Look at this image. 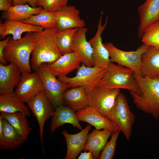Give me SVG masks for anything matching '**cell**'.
Listing matches in <instances>:
<instances>
[{"label": "cell", "instance_id": "obj_1", "mask_svg": "<svg viewBox=\"0 0 159 159\" xmlns=\"http://www.w3.org/2000/svg\"><path fill=\"white\" fill-rule=\"evenodd\" d=\"M57 27L34 32L33 47L31 59L33 70L43 64L52 63L62 55L57 46Z\"/></svg>", "mask_w": 159, "mask_h": 159}, {"label": "cell", "instance_id": "obj_2", "mask_svg": "<svg viewBox=\"0 0 159 159\" xmlns=\"http://www.w3.org/2000/svg\"><path fill=\"white\" fill-rule=\"evenodd\" d=\"M139 86L141 94L130 91L137 108L151 115L155 119L159 118V79L143 77L133 73Z\"/></svg>", "mask_w": 159, "mask_h": 159}, {"label": "cell", "instance_id": "obj_3", "mask_svg": "<svg viewBox=\"0 0 159 159\" xmlns=\"http://www.w3.org/2000/svg\"><path fill=\"white\" fill-rule=\"evenodd\" d=\"M34 32H26L24 37L15 40L11 37L4 51V57L8 62L13 63L21 74L32 72L30 57L33 47Z\"/></svg>", "mask_w": 159, "mask_h": 159}, {"label": "cell", "instance_id": "obj_4", "mask_svg": "<svg viewBox=\"0 0 159 159\" xmlns=\"http://www.w3.org/2000/svg\"><path fill=\"white\" fill-rule=\"evenodd\" d=\"M133 73L128 68L111 62L97 85L107 89H126L140 95V89Z\"/></svg>", "mask_w": 159, "mask_h": 159}, {"label": "cell", "instance_id": "obj_5", "mask_svg": "<svg viewBox=\"0 0 159 159\" xmlns=\"http://www.w3.org/2000/svg\"><path fill=\"white\" fill-rule=\"evenodd\" d=\"M106 117L123 132L127 140H130L135 117L130 109L126 97L120 92L117 96L112 110Z\"/></svg>", "mask_w": 159, "mask_h": 159}, {"label": "cell", "instance_id": "obj_6", "mask_svg": "<svg viewBox=\"0 0 159 159\" xmlns=\"http://www.w3.org/2000/svg\"><path fill=\"white\" fill-rule=\"evenodd\" d=\"M35 71L40 76L43 83L44 92L55 108L63 105V95L65 91L69 88L68 84L62 82L49 69L47 64H42Z\"/></svg>", "mask_w": 159, "mask_h": 159}, {"label": "cell", "instance_id": "obj_7", "mask_svg": "<svg viewBox=\"0 0 159 159\" xmlns=\"http://www.w3.org/2000/svg\"><path fill=\"white\" fill-rule=\"evenodd\" d=\"M106 68L96 66L87 67L82 64L77 68L76 75L74 77L66 76L58 77L60 81L69 84V88L80 86L87 87V92L96 86L103 77Z\"/></svg>", "mask_w": 159, "mask_h": 159}, {"label": "cell", "instance_id": "obj_8", "mask_svg": "<svg viewBox=\"0 0 159 159\" xmlns=\"http://www.w3.org/2000/svg\"><path fill=\"white\" fill-rule=\"evenodd\" d=\"M103 45L109 52L111 62L128 68L140 75L141 57L148 45L143 44L135 51H126L117 48L110 42L103 43Z\"/></svg>", "mask_w": 159, "mask_h": 159}, {"label": "cell", "instance_id": "obj_9", "mask_svg": "<svg viewBox=\"0 0 159 159\" xmlns=\"http://www.w3.org/2000/svg\"><path fill=\"white\" fill-rule=\"evenodd\" d=\"M120 92L119 89H107L97 85L87 92L89 106L106 117L112 110Z\"/></svg>", "mask_w": 159, "mask_h": 159}, {"label": "cell", "instance_id": "obj_10", "mask_svg": "<svg viewBox=\"0 0 159 159\" xmlns=\"http://www.w3.org/2000/svg\"><path fill=\"white\" fill-rule=\"evenodd\" d=\"M26 103L38 122L40 138L43 147V137L44 124L52 117L55 109L44 92L39 93Z\"/></svg>", "mask_w": 159, "mask_h": 159}, {"label": "cell", "instance_id": "obj_11", "mask_svg": "<svg viewBox=\"0 0 159 159\" xmlns=\"http://www.w3.org/2000/svg\"><path fill=\"white\" fill-rule=\"evenodd\" d=\"M14 92L23 102L27 103L39 93L44 92V89L40 76L35 71L21 74L20 82Z\"/></svg>", "mask_w": 159, "mask_h": 159}, {"label": "cell", "instance_id": "obj_12", "mask_svg": "<svg viewBox=\"0 0 159 159\" xmlns=\"http://www.w3.org/2000/svg\"><path fill=\"white\" fill-rule=\"evenodd\" d=\"M103 14V12H102L95 34L89 42L92 48L93 66L107 68L111 61L109 52L102 42L101 35L107 26L108 16H107L104 23L102 24Z\"/></svg>", "mask_w": 159, "mask_h": 159}, {"label": "cell", "instance_id": "obj_13", "mask_svg": "<svg viewBox=\"0 0 159 159\" xmlns=\"http://www.w3.org/2000/svg\"><path fill=\"white\" fill-rule=\"evenodd\" d=\"M87 29L85 27L79 28L77 31L72 46V52H74L82 64L87 67L94 66L93 50L86 38Z\"/></svg>", "mask_w": 159, "mask_h": 159}, {"label": "cell", "instance_id": "obj_14", "mask_svg": "<svg viewBox=\"0 0 159 159\" xmlns=\"http://www.w3.org/2000/svg\"><path fill=\"white\" fill-rule=\"evenodd\" d=\"M59 30L85 27L84 20L80 16V11L74 6L67 5L64 8L53 12Z\"/></svg>", "mask_w": 159, "mask_h": 159}, {"label": "cell", "instance_id": "obj_15", "mask_svg": "<svg viewBox=\"0 0 159 159\" xmlns=\"http://www.w3.org/2000/svg\"><path fill=\"white\" fill-rule=\"evenodd\" d=\"M21 73L14 64L8 65L0 63V95L14 92V89L19 85Z\"/></svg>", "mask_w": 159, "mask_h": 159}, {"label": "cell", "instance_id": "obj_16", "mask_svg": "<svg viewBox=\"0 0 159 159\" xmlns=\"http://www.w3.org/2000/svg\"><path fill=\"white\" fill-rule=\"evenodd\" d=\"M140 22L138 37L141 38L145 28L159 20V0H145L137 9Z\"/></svg>", "mask_w": 159, "mask_h": 159}, {"label": "cell", "instance_id": "obj_17", "mask_svg": "<svg viewBox=\"0 0 159 159\" xmlns=\"http://www.w3.org/2000/svg\"><path fill=\"white\" fill-rule=\"evenodd\" d=\"M91 129V125H88L80 132L76 134H69L66 130L62 132V135L66 141L67 147L66 153L64 159L76 158L83 150L87 135Z\"/></svg>", "mask_w": 159, "mask_h": 159}, {"label": "cell", "instance_id": "obj_18", "mask_svg": "<svg viewBox=\"0 0 159 159\" xmlns=\"http://www.w3.org/2000/svg\"><path fill=\"white\" fill-rule=\"evenodd\" d=\"M41 26L25 23L21 21L6 19L4 23H0L1 39H4L7 35L11 34L13 39L18 40L22 37L24 32H37L42 31Z\"/></svg>", "mask_w": 159, "mask_h": 159}, {"label": "cell", "instance_id": "obj_19", "mask_svg": "<svg viewBox=\"0 0 159 159\" xmlns=\"http://www.w3.org/2000/svg\"><path fill=\"white\" fill-rule=\"evenodd\" d=\"M140 75L159 79V49L148 46L141 58Z\"/></svg>", "mask_w": 159, "mask_h": 159}, {"label": "cell", "instance_id": "obj_20", "mask_svg": "<svg viewBox=\"0 0 159 159\" xmlns=\"http://www.w3.org/2000/svg\"><path fill=\"white\" fill-rule=\"evenodd\" d=\"M76 115L80 121L88 123L97 130L107 129L112 132L117 129L107 117L90 107L77 111Z\"/></svg>", "mask_w": 159, "mask_h": 159}, {"label": "cell", "instance_id": "obj_21", "mask_svg": "<svg viewBox=\"0 0 159 159\" xmlns=\"http://www.w3.org/2000/svg\"><path fill=\"white\" fill-rule=\"evenodd\" d=\"M75 111L69 107L63 105L55 107L50 126L51 132L53 133L57 129L66 123L71 124L74 127L82 130V127L76 116Z\"/></svg>", "mask_w": 159, "mask_h": 159}, {"label": "cell", "instance_id": "obj_22", "mask_svg": "<svg viewBox=\"0 0 159 159\" xmlns=\"http://www.w3.org/2000/svg\"><path fill=\"white\" fill-rule=\"evenodd\" d=\"M81 63L76 54L72 52L62 55L54 62L47 64L49 69L57 77L67 75L77 68Z\"/></svg>", "mask_w": 159, "mask_h": 159}, {"label": "cell", "instance_id": "obj_23", "mask_svg": "<svg viewBox=\"0 0 159 159\" xmlns=\"http://www.w3.org/2000/svg\"><path fill=\"white\" fill-rule=\"evenodd\" d=\"M87 87L85 86L67 89L63 95L64 103L75 111L82 110L87 108L89 106L87 93Z\"/></svg>", "mask_w": 159, "mask_h": 159}, {"label": "cell", "instance_id": "obj_24", "mask_svg": "<svg viewBox=\"0 0 159 159\" xmlns=\"http://www.w3.org/2000/svg\"><path fill=\"white\" fill-rule=\"evenodd\" d=\"M112 132L110 130L107 129L102 130L96 129L93 130L87 135L83 150L90 152L94 159H97L108 139L111 136Z\"/></svg>", "mask_w": 159, "mask_h": 159}, {"label": "cell", "instance_id": "obj_25", "mask_svg": "<svg viewBox=\"0 0 159 159\" xmlns=\"http://www.w3.org/2000/svg\"><path fill=\"white\" fill-rule=\"evenodd\" d=\"M25 141L16 130L4 118L3 128L0 133V148L12 150L20 147Z\"/></svg>", "mask_w": 159, "mask_h": 159}, {"label": "cell", "instance_id": "obj_26", "mask_svg": "<svg viewBox=\"0 0 159 159\" xmlns=\"http://www.w3.org/2000/svg\"><path fill=\"white\" fill-rule=\"evenodd\" d=\"M25 103L14 91L0 95V112L8 113L20 112L30 116L29 109Z\"/></svg>", "mask_w": 159, "mask_h": 159}, {"label": "cell", "instance_id": "obj_27", "mask_svg": "<svg viewBox=\"0 0 159 159\" xmlns=\"http://www.w3.org/2000/svg\"><path fill=\"white\" fill-rule=\"evenodd\" d=\"M43 9L41 6L34 8L28 4L13 5L5 11L3 16L6 19L21 21L39 13Z\"/></svg>", "mask_w": 159, "mask_h": 159}, {"label": "cell", "instance_id": "obj_28", "mask_svg": "<svg viewBox=\"0 0 159 159\" xmlns=\"http://www.w3.org/2000/svg\"><path fill=\"white\" fill-rule=\"evenodd\" d=\"M0 116L5 119L18 132L25 141L28 138L30 129L27 116L20 112L8 113L1 112Z\"/></svg>", "mask_w": 159, "mask_h": 159}, {"label": "cell", "instance_id": "obj_29", "mask_svg": "<svg viewBox=\"0 0 159 159\" xmlns=\"http://www.w3.org/2000/svg\"><path fill=\"white\" fill-rule=\"evenodd\" d=\"M21 21L26 23L43 27L44 29H52L57 26L56 18L53 12L43 9L39 13L31 16Z\"/></svg>", "mask_w": 159, "mask_h": 159}, {"label": "cell", "instance_id": "obj_30", "mask_svg": "<svg viewBox=\"0 0 159 159\" xmlns=\"http://www.w3.org/2000/svg\"><path fill=\"white\" fill-rule=\"evenodd\" d=\"M78 28L58 29L56 41L58 47L62 55L72 52V46L76 33Z\"/></svg>", "mask_w": 159, "mask_h": 159}, {"label": "cell", "instance_id": "obj_31", "mask_svg": "<svg viewBox=\"0 0 159 159\" xmlns=\"http://www.w3.org/2000/svg\"><path fill=\"white\" fill-rule=\"evenodd\" d=\"M141 39L143 44L159 49V20L145 28Z\"/></svg>", "mask_w": 159, "mask_h": 159}, {"label": "cell", "instance_id": "obj_32", "mask_svg": "<svg viewBox=\"0 0 159 159\" xmlns=\"http://www.w3.org/2000/svg\"><path fill=\"white\" fill-rule=\"evenodd\" d=\"M120 131L119 129H117L112 132L110 140L106 144L97 159L113 158L116 153L117 141Z\"/></svg>", "mask_w": 159, "mask_h": 159}, {"label": "cell", "instance_id": "obj_33", "mask_svg": "<svg viewBox=\"0 0 159 159\" xmlns=\"http://www.w3.org/2000/svg\"><path fill=\"white\" fill-rule=\"evenodd\" d=\"M69 0H39L37 6H41L47 11L54 12L63 9Z\"/></svg>", "mask_w": 159, "mask_h": 159}, {"label": "cell", "instance_id": "obj_34", "mask_svg": "<svg viewBox=\"0 0 159 159\" xmlns=\"http://www.w3.org/2000/svg\"><path fill=\"white\" fill-rule=\"evenodd\" d=\"M11 37L9 36L6 38L0 41V63L6 65L7 62L4 57L3 51Z\"/></svg>", "mask_w": 159, "mask_h": 159}, {"label": "cell", "instance_id": "obj_35", "mask_svg": "<svg viewBox=\"0 0 159 159\" xmlns=\"http://www.w3.org/2000/svg\"><path fill=\"white\" fill-rule=\"evenodd\" d=\"M13 0H0V11H6L13 6Z\"/></svg>", "mask_w": 159, "mask_h": 159}, {"label": "cell", "instance_id": "obj_36", "mask_svg": "<svg viewBox=\"0 0 159 159\" xmlns=\"http://www.w3.org/2000/svg\"><path fill=\"white\" fill-rule=\"evenodd\" d=\"M78 159H94V157L92 153L88 151H84L81 153L78 156Z\"/></svg>", "mask_w": 159, "mask_h": 159}, {"label": "cell", "instance_id": "obj_37", "mask_svg": "<svg viewBox=\"0 0 159 159\" xmlns=\"http://www.w3.org/2000/svg\"><path fill=\"white\" fill-rule=\"evenodd\" d=\"M26 3H27L31 7L36 8L37 6V4L39 0H25Z\"/></svg>", "mask_w": 159, "mask_h": 159}, {"label": "cell", "instance_id": "obj_38", "mask_svg": "<svg viewBox=\"0 0 159 159\" xmlns=\"http://www.w3.org/2000/svg\"><path fill=\"white\" fill-rule=\"evenodd\" d=\"M13 5L25 4L26 3L25 0H13Z\"/></svg>", "mask_w": 159, "mask_h": 159}]
</instances>
